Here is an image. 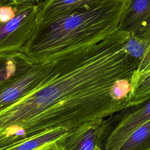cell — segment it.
Wrapping results in <instances>:
<instances>
[{
    "label": "cell",
    "mask_w": 150,
    "mask_h": 150,
    "mask_svg": "<svg viewBox=\"0 0 150 150\" xmlns=\"http://www.w3.org/2000/svg\"><path fill=\"white\" fill-rule=\"evenodd\" d=\"M128 35L117 29L50 62L32 90L0 111V150L57 129L70 134L127 108L138 63L124 50Z\"/></svg>",
    "instance_id": "1"
},
{
    "label": "cell",
    "mask_w": 150,
    "mask_h": 150,
    "mask_svg": "<svg viewBox=\"0 0 150 150\" xmlns=\"http://www.w3.org/2000/svg\"><path fill=\"white\" fill-rule=\"evenodd\" d=\"M126 4L112 0L39 22L21 52L38 64L97 43L118 29Z\"/></svg>",
    "instance_id": "2"
},
{
    "label": "cell",
    "mask_w": 150,
    "mask_h": 150,
    "mask_svg": "<svg viewBox=\"0 0 150 150\" xmlns=\"http://www.w3.org/2000/svg\"><path fill=\"white\" fill-rule=\"evenodd\" d=\"M39 4L0 2V54L21 52L38 23Z\"/></svg>",
    "instance_id": "3"
},
{
    "label": "cell",
    "mask_w": 150,
    "mask_h": 150,
    "mask_svg": "<svg viewBox=\"0 0 150 150\" xmlns=\"http://www.w3.org/2000/svg\"><path fill=\"white\" fill-rule=\"evenodd\" d=\"M111 125L110 117L86 123L64 139L60 150H103Z\"/></svg>",
    "instance_id": "4"
},
{
    "label": "cell",
    "mask_w": 150,
    "mask_h": 150,
    "mask_svg": "<svg viewBox=\"0 0 150 150\" xmlns=\"http://www.w3.org/2000/svg\"><path fill=\"white\" fill-rule=\"evenodd\" d=\"M50 62L33 64L23 74L0 91V111L14 104L32 90L47 73Z\"/></svg>",
    "instance_id": "5"
},
{
    "label": "cell",
    "mask_w": 150,
    "mask_h": 150,
    "mask_svg": "<svg viewBox=\"0 0 150 150\" xmlns=\"http://www.w3.org/2000/svg\"><path fill=\"white\" fill-rule=\"evenodd\" d=\"M118 29L150 41V0H127Z\"/></svg>",
    "instance_id": "6"
},
{
    "label": "cell",
    "mask_w": 150,
    "mask_h": 150,
    "mask_svg": "<svg viewBox=\"0 0 150 150\" xmlns=\"http://www.w3.org/2000/svg\"><path fill=\"white\" fill-rule=\"evenodd\" d=\"M150 98V45L139 61L131 80V91L127 108L144 103Z\"/></svg>",
    "instance_id": "7"
},
{
    "label": "cell",
    "mask_w": 150,
    "mask_h": 150,
    "mask_svg": "<svg viewBox=\"0 0 150 150\" xmlns=\"http://www.w3.org/2000/svg\"><path fill=\"white\" fill-rule=\"evenodd\" d=\"M33 64L30 59L22 52L0 54V91Z\"/></svg>",
    "instance_id": "8"
},
{
    "label": "cell",
    "mask_w": 150,
    "mask_h": 150,
    "mask_svg": "<svg viewBox=\"0 0 150 150\" xmlns=\"http://www.w3.org/2000/svg\"><path fill=\"white\" fill-rule=\"evenodd\" d=\"M112 0H44L39 4L38 22L74 10L94 7Z\"/></svg>",
    "instance_id": "9"
},
{
    "label": "cell",
    "mask_w": 150,
    "mask_h": 150,
    "mask_svg": "<svg viewBox=\"0 0 150 150\" xmlns=\"http://www.w3.org/2000/svg\"><path fill=\"white\" fill-rule=\"evenodd\" d=\"M112 150H150V118L133 129Z\"/></svg>",
    "instance_id": "10"
},
{
    "label": "cell",
    "mask_w": 150,
    "mask_h": 150,
    "mask_svg": "<svg viewBox=\"0 0 150 150\" xmlns=\"http://www.w3.org/2000/svg\"><path fill=\"white\" fill-rule=\"evenodd\" d=\"M69 134L70 132L66 129H57L28 139L3 150H38L42 146L60 140Z\"/></svg>",
    "instance_id": "11"
},
{
    "label": "cell",
    "mask_w": 150,
    "mask_h": 150,
    "mask_svg": "<svg viewBox=\"0 0 150 150\" xmlns=\"http://www.w3.org/2000/svg\"><path fill=\"white\" fill-rule=\"evenodd\" d=\"M149 45V40L129 34L124 43V48L129 56L139 62L144 56Z\"/></svg>",
    "instance_id": "12"
},
{
    "label": "cell",
    "mask_w": 150,
    "mask_h": 150,
    "mask_svg": "<svg viewBox=\"0 0 150 150\" xmlns=\"http://www.w3.org/2000/svg\"><path fill=\"white\" fill-rule=\"evenodd\" d=\"M65 138H64L60 140L47 144L42 146L38 150H60L62 143Z\"/></svg>",
    "instance_id": "13"
},
{
    "label": "cell",
    "mask_w": 150,
    "mask_h": 150,
    "mask_svg": "<svg viewBox=\"0 0 150 150\" xmlns=\"http://www.w3.org/2000/svg\"><path fill=\"white\" fill-rule=\"evenodd\" d=\"M44 0H0V2L10 4H38Z\"/></svg>",
    "instance_id": "14"
}]
</instances>
